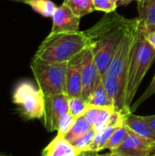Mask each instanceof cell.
<instances>
[{
  "label": "cell",
  "instance_id": "obj_1",
  "mask_svg": "<svg viewBox=\"0 0 155 156\" xmlns=\"http://www.w3.org/2000/svg\"><path fill=\"white\" fill-rule=\"evenodd\" d=\"M137 19L138 17L129 19L115 12L106 13L94 26L84 31L102 78L112 61L121 40Z\"/></svg>",
  "mask_w": 155,
  "mask_h": 156
},
{
  "label": "cell",
  "instance_id": "obj_2",
  "mask_svg": "<svg viewBox=\"0 0 155 156\" xmlns=\"http://www.w3.org/2000/svg\"><path fill=\"white\" fill-rule=\"evenodd\" d=\"M88 48L89 42L84 31L49 33L33 58L50 63H68Z\"/></svg>",
  "mask_w": 155,
  "mask_h": 156
},
{
  "label": "cell",
  "instance_id": "obj_3",
  "mask_svg": "<svg viewBox=\"0 0 155 156\" xmlns=\"http://www.w3.org/2000/svg\"><path fill=\"white\" fill-rule=\"evenodd\" d=\"M155 59V49L145 38L139 22L136 39L126 73V105L130 109L138 89ZM131 110V109H130Z\"/></svg>",
  "mask_w": 155,
  "mask_h": 156
},
{
  "label": "cell",
  "instance_id": "obj_4",
  "mask_svg": "<svg viewBox=\"0 0 155 156\" xmlns=\"http://www.w3.org/2000/svg\"><path fill=\"white\" fill-rule=\"evenodd\" d=\"M30 69L45 96L65 93L68 63H50L33 58Z\"/></svg>",
  "mask_w": 155,
  "mask_h": 156
},
{
  "label": "cell",
  "instance_id": "obj_5",
  "mask_svg": "<svg viewBox=\"0 0 155 156\" xmlns=\"http://www.w3.org/2000/svg\"><path fill=\"white\" fill-rule=\"evenodd\" d=\"M12 101L16 105L20 115L26 121L43 119L45 95L31 81H20L15 88Z\"/></svg>",
  "mask_w": 155,
  "mask_h": 156
},
{
  "label": "cell",
  "instance_id": "obj_6",
  "mask_svg": "<svg viewBox=\"0 0 155 156\" xmlns=\"http://www.w3.org/2000/svg\"><path fill=\"white\" fill-rule=\"evenodd\" d=\"M139 22H140V20L138 18L136 23L123 36L122 39L121 40V42L115 51L112 61H111L105 75L122 78L126 82L127 68H128L131 55L132 52V48H133V45H134V42L136 39Z\"/></svg>",
  "mask_w": 155,
  "mask_h": 156
},
{
  "label": "cell",
  "instance_id": "obj_7",
  "mask_svg": "<svg viewBox=\"0 0 155 156\" xmlns=\"http://www.w3.org/2000/svg\"><path fill=\"white\" fill-rule=\"evenodd\" d=\"M69 112V98L65 93L45 96L43 124L48 132H55L60 119Z\"/></svg>",
  "mask_w": 155,
  "mask_h": 156
},
{
  "label": "cell",
  "instance_id": "obj_8",
  "mask_svg": "<svg viewBox=\"0 0 155 156\" xmlns=\"http://www.w3.org/2000/svg\"><path fill=\"white\" fill-rule=\"evenodd\" d=\"M102 80L97 68L94 55L91 48L89 47L83 53L81 64V80H82V94L81 98L88 101L97 84Z\"/></svg>",
  "mask_w": 155,
  "mask_h": 156
},
{
  "label": "cell",
  "instance_id": "obj_9",
  "mask_svg": "<svg viewBox=\"0 0 155 156\" xmlns=\"http://www.w3.org/2000/svg\"><path fill=\"white\" fill-rule=\"evenodd\" d=\"M112 152L121 156H151L155 153V143L129 130L124 143Z\"/></svg>",
  "mask_w": 155,
  "mask_h": 156
},
{
  "label": "cell",
  "instance_id": "obj_10",
  "mask_svg": "<svg viewBox=\"0 0 155 156\" xmlns=\"http://www.w3.org/2000/svg\"><path fill=\"white\" fill-rule=\"evenodd\" d=\"M102 81L107 90L110 101L113 106L115 112H119L123 114L131 112V110L126 105L125 80L119 77L104 75L102 78Z\"/></svg>",
  "mask_w": 155,
  "mask_h": 156
},
{
  "label": "cell",
  "instance_id": "obj_11",
  "mask_svg": "<svg viewBox=\"0 0 155 156\" xmlns=\"http://www.w3.org/2000/svg\"><path fill=\"white\" fill-rule=\"evenodd\" d=\"M52 27L50 34L56 33H70L79 31L80 17L74 14L69 5L62 4L58 6L55 13L51 16Z\"/></svg>",
  "mask_w": 155,
  "mask_h": 156
},
{
  "label": "cell",
  "instance_id": "obj_12",
  "mask_svg": "<svg viewBox=\"0 0 155 156\" xmlns=\"http://www.w3.org/2000/svg\"><path fill=\"white\" fill-rule=\"evenodd\" d=\"M84 51L79 53V55L74 57L69 62H68L65 94L69 99L81 97L82 94L81 64Z\"/></svg>",
  "mask_w": 155,
  "mask_h": 156
},
{
  "label": "cell",
  "instance_id": "obj_13",
  "mask_svg": "<svg viewBox=\"0 0 155 156\" xmlns=\"http://www.w3.org/2000/svg\"><path fill=\"white\" fill-rule=\"evenodd\" d=\"M114 112L115 110L112 106H94L88 104L83 115L91 127L98 132L107 125Z\"/></svg>",
  "mask_w": 155,
  "mask_h": 156
},
{
  "label": "cell",
  "instance_id": "obj_14",
  "mask_svg": "<svg viewBox=\"0 0 155 156\" xmlns=\"http://www.w3.org/2000/svg\"><path fill=\"white\" fill-rule=\"evenodd\" d=\"M81 154L64 136L57 134L42 150L41 156H79Z\"/></svg>",
  "mask_w": 155,
  "mask_h": 156
},
{
  "label": "cell",
  "instance_id": "obj_15",
  "mask_svg": "<svg viewBox=\"0 0 155 156\" xmlns=\"http://www.w3.org/2000/svg\"><path fill=\"white\" fill-rule=\"evenodd\" d=\"M124 125L134 133L155 143V133L144 120L143 116L129 112L124 116Z\"/></svg>",
  "mask_w": 155,
  "mask_h": 156
},
{
  "label": "cell",
  "instance_id": "obj_16",
  "mask_svg": "<svg viewBox=\"0 0 155 156\" xmlns=\"http://www.w3.org/2000/svg\"><path fill=\"white\" fill-rule=\"evenodd\" d=\"M119 127H121V126L108 123L102 129L96 132V134L94 136L93 142H92V144L90 145V148L89 152L98 153V152H100L101 150H104L105 146L108 144L109 140L111 139V135L116 131V129L119 128Z\"/></svg>",
  "mask_w": 155,
  "mask_h": 156
},
{
  "label": "cell",
  "instance_id": "obj_17",
  "mask_svg": "<svg viewBox=\"0 0 155 156\" xmlns=\"http://www.w3.org/2000/svg\"><path fill=\"white\" fill-rule=\"evenodd\" d=\"M28 5L35 12L44 17H51L57 9V5L51 0H21Z\"/></svg>",
  "mask_w": 155,
  "mask_h": 156
},
{
  "label": "cell",
  "instance_id": "obj_18",
  "mask_svg": "<svg viewBox=\"0 0 155 156\" xmlns=\"http://www.w3.org/2000/svg\"><path fill=\"white\" fill-rule=\"evenodd\" d=\"M87 103L89 105H94V106H112L110 101L102 80L97 84V86L93 90L92 93L90 94V98L87 101Z\"/></svg>",
  "mask_w": 155,
  "mask_h": 156
},
{
  "label": "cell",
  "instance_id": "obj_19",
  "mask_svg": "<svg viewBox=\"0 0 155 156\" xmlns=\"http://www.w3.org/2000/svg\"><path fill=\"white\" fill-rule=\"evenodd\" d=\"M63 3L69 5L74 14L80 18L95 10L93 0H64Z\"/></svg>",
  "mask_w": 155,
  "mask_h": 156
},
{
  "label": "cell",
  "instance_id": "obj_20",
  "mask_svg": "<svg viewBox=\"0 0 155 156\" xmlns=\"http://www.w3.org/2000/svg\"><path fill=\"white\" fill-rule=\"evenodd\" d=\"M91 125L90 123L87 121V119L85 118L84 115L76 118V121L72 126V128L70 129V131L68 133V134L65 136V138L69 141H71L82 134H84L85 133H87L88 131H90L91 129Z\"/></svg>",
  "mask_w": 155,
  "mask_h": 156
},
{
  "label": "cell",
  "instance_id": "obj_21",
  "mask_svg": "<svg viewBox=\"0 0 155 156\" xmlns=\"http://www.w3.org/2000/svg\"><path fill=\"white\" fill-rule=\"evenodd\" d=\"M95 134H96V131L93 128H91L90 131H88L84 134H82V135H80V136H79V137H77V138H75L69 142L79 152H81V153L89 152L90 145L93 142Z\"/></svg>",
  "mask_w": 155,
  "mask_h": 156
},
{
  "label": "cell",
  "instance_id": "obj_22",
  "mask_svg": "<svg viewBox=\"0 0 155 156\" xmlns=\"http://www.w3.org/2000/svg\"><path fill=\"white\" fill-rule=\"evenodd\" d=\"M128 134H129V129L125 125L117 128L116 131L111 135V139L109 140L108 144H106L105 149L111 150V152L116 150L124 143V141L128 137Z\"/></svg>",
  "mask_w": 155,
  "mask_h": 156
},
{
  "label": "cell",
  "instance_id": "obj_23",
  "mask_svg": "<svg viewBox=\"0 0 155 156\" xmlns=\"http://www.w3.org/2000/svg\"><path fill=\"white\" fill-rule=\"evenodd\" d=\"M88 103L81 97H75L69 99V112L75 118L80 117L84 114Z\"/></svg>",
  "mask_w": 155,
  "mask_h": 156
},
{
  "label": "cell",
  "instance_id": "obj_24",
  "mask_svg": "<svg viewBox=\"0 0 155 156\" xmlns=\"http://www.w3.org/2000/svg\"><path fill=\"white\" fill-rule=\"evenodd\" d=\"M76 121V118L74 116H72L69 112L66 113L59 121L58 125V134L62 135V136H66L68 134V133L70 131V129L72 128L74 122Z\"/></svg>",
  "mask_w": 155,
  "mask_h": 156
},
{
  "label": "cell",
  "instance_id": "obj_25",
  "mask_svg": "<svg viewBox=\"0 0 155 156\" xmlns=\"http://www.w3.org/2000/svg\"><path fill=\"white\" fill-rule=\"evenodd\" d=\"M94 9L98 11H102L104 13L115 12L118 7V4L111 0H93Z\"/></svg>",
  "mask_w": 155,
  "mask_h": 156
},
{
  "label": "cell",
  "instance_id": "obj_26",
  "mask_svg": "<svg viewBox=\"0 0 155 156\" xmlns=\"http://www.w3.org/2000/svg\"><path fill=\"white\" fill-rule=\"evenodd\" d=\"M155 93V74H154V77L153 78V80L151 81V83H150V85L148 86V88L145 90V91L143 92V94L140 97V99L137 101H135L133 104H132V106H131V112H134L137 109H138V107L143 102V101H145L147 99H149L152 95H153Z\"/></svg>",
  "mask_w": 155,
  "mask_h": 156
},
{
  "label": "cell",
  "instance_id": "obj_27",
  "mask_svg": "<svg viewBox=\"0 0 155 156\" xmlns=\"http://www.w3.org/2000/svg\"><path fill=\"white\" fill-rule=\"evenodd\" d=\"M143 26H155V0H149L145 15L140 20Z\"/></svg>",
  "mask_w": 155,
  "mask_h": 156
},
{
  "label": "cell",
  "instance_id": "obj_28",
  "mask_svg": "<svg viewBox=\"0 0 155 156\" xmlns=\"http://www.w3.org/2000/svg\"><path fill=\"white\" fill-rule=\"evenodd\" d=\"M140 23H141V21H140ZM141 27H142V30L143 32L145 38L150 43V45L155 49V26L146 27L141 23Z\"/></svg>",
  "mask_w": 155,
  "mask_h": 156
},
{
  "label": "cell",
  "instance_id": "obj_29",
  "mask_svg": "<svg viewBox=\"0 0 155 156\" xmlns=\"http://www.w3.org/2000/svg\"><path fill=\"white\" fill-rule=\"evenodd\" d=\"M137 3H138V10H139V16H138V18L141 20V19L143 18V16L145 15L149 0H139Z\"/></svg>",
  "mask_w": 155,
  "mask_h": 156
},
{
  "label": "cell",
  "instance_id": "obj_30",
  "mask_svg": "<svg viewBox=\"0 0 155 156\" xmlns=\"http://www.w3.org/2000/svg\"><path fill=\"white\" fill-rule=\"evenodd\" d=\"M143 118L147 122V123L150 125V127L152 128V130L155 133V114H153V115H146V116H143Z\"/></svg>",
  "mask_w": 155,
  "mask_h": 156
},
{
  "label": "cell",
  "instance_id": "obj_31",
  "mask_svg": "<svg viewBox=\"0 0 155 156\" xmlns=\"http://www.w3.org/2000/svg\"><path fill=\"white\" fill-rule=\"evenodd\" d=\"M90 154L91 156H121L120 154L114 153V152H111V153H108V154H99L98 153H93V152H90Z\"/></svg>",
  "mask_w": 155,
  "mask_h": 156
},
{
  "label": "cell",
  "instance_id": "obj_32",
  "mask_svg": "<svg viewBox=\"0 0 155 156\" xmlns=\"http://www.w3.org/2000/svg\"><path fill=\"white\" fill-rule=\"evenodd\" d=\"M132 1H136V2H138L139 0H122V1L120 2L119 5H124V4H129V3L132 2Z\"/></svg>",
  "mask_w": 155,
  "mask_h": 156
},
{
  "label": "cell",
  "instance_id": "obj_33",
  "mask_svg": "<svg viewBox=\"0 0 155 156\" xmlns=\"http://www.w3.org/2000/svg\"><path fill=\"white\" fill-rule=\"evenodd\" d=\"M79 156H91V154H90V152H84V153H81Z\"/></svg>",
  "mask_w": 155,
  "mask_h": 156
},
{
  "label": "cell",
  "instance_id": "obj_34",
  "mask_svg": "<svg viewBox=\"0 0 155 156\" xmlns=\"http://www.w3.org/2000/svg\"><path fill=\"white\" fill-rule=\"evenodd\" d=\"M111 1H113V2H116V3L118 4V5H119V4H120V2H121L122 0H111Z\"/></svg>",
  "mask_w": 155,
  "mask_h": 156
},
{
  "label": "cell",
  "instance_id": "obj_35",
  "mask_svg": "<svg viewBox=\"0 0 155 156\" xmlns=\"http://www.w3.org/2000/svg\"><path fill=\"white\" fill-rule=\"evenodd\" d=\"M0 156H10V155H7V154H3V153H0Z\"/></svg>",
  "mask_w": 155,
  "mask_h": 156
},
{
  "label": "cell",
  "instance_id": "obj_36",
  "mask_svg": "<svg viewBox=\"0 0 155 156\" xmlns=\"http://www.w3.org/2000/svg\"><path fill=\"white\" fill-rule=\"evenodd\" d=\"M151 156H155V153H154V154H152V155H151Z\"/></svg>",
  "mask_w": 155,
  "mask_h": 156
},
{
  "label": "cell",
  "instance_id": "obj_37",
  "mask_svg": "<svg viewBox=\"0 0 155 156\" xmlns=\"http://www.w3.org/2000/svg\"><path fill=\"white\" fill-rule=\"evenodd\" d=\"M18 1H21V0H18Z\"/></svg>",
  "mask_w": 155,
  "mask_h": 156
}]
</instances>
